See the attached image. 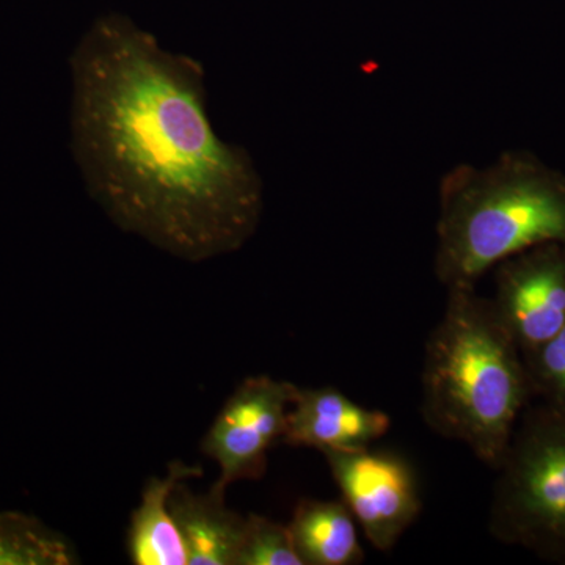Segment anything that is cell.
<instances>
[{
	"mask_svg": "<svg viewBox=\"0 0 565 565\" xmlns=\"http://www.w3.org/2000/svg\"><path fill=\"white\" fill-rule=\"evenodd\" d=\"M70 70L74 161L111 223L189 263L252 239L263 177L215 131L202 62L111 11L81 36Z\"/></svg>",
	"mask_w": 565,
	"mask_h": 565,
	"instance_id": "6da1fadb",
	"label": "cell"
},
{
	"mask_svg": "<svg viewBox=\"0 0 565 565\" xmlns=\"http://www.w3.org/2000/svg\"><path fill=\"white\" fill-rule=\"evenodd\" d=\"M390 427L388 415L353 403L340 390L297 386L281 445L321 452L360 451L385 437Z\"/></svg>",
	"mask_w": 565,
	"mask_h": 565,
	"instance_id": "ba28073f",
	"label": "cell"
},
{
	"mask_svg": "<svg viewBox=\"0 0 565 565\" xmlns=\"http://www.w3.org/2000/svg\"><path fill=\"white\" fill-rule=\"evenodd\" d=\"M422 384L424 423L497 470L533 392L522 351L476 288L448 289Z\"/></svg>",
	"mask_w": 565,
	"mask_h": 565,
	"instance_id": "7a4b0ae2",
	"label": "cell"
},
{
	"mask_svg": "<svg viewBox=\"0 0 565 565\" xmlns=\"http://www.w3.org/2000/svg\"><path fill=\"white\" fill-rule=\"evenodd\" d=\"M297 385L269 375H253L230 394L204 435L200 449L218 467L211 489L226 494L241 481H259L267 457L281 445Z\"/></svg>",
	"mask_w": 565,
	"mask_h": 565,
	"instance_id": "5b68a950",
	"label": "cell"
},
{
	"mask_svg": "<svg viewBox=\"0 0 565 565\" xmlns=\"http://www.w3.org/2000/svg\"><path fill=\"white\" fill-rule=\"evenodd\" d=\"M494 482L489 530L508 545L565 557V412H525Z\"/></svg>",
	"mask_w": 565,
	"mask_h": 565,
	"instance_id": "277c9868",
	"label": "cell"
},
{
	"mask_svg": "<svg viewBox=\"0 0 565 565\" xmlns=\"http://www.w3.org/2000/svg\"><path fill=\"white\" fill-rule=\"evenodd\" d=\"M234 565H303L288 525L267 516H245L243 542Z\"/></svg>",
	"mask_w": 565,
	"mask_h": 565,
	"instance_id": "4fadbf2b",
	"label": "cell"
},
{
	"mask_svg": "<svg viewBox=\"0 0 565 565\" xmlns=\"http://www.w3.org/2000/svg\"><path fill=\"white\" fill-rule=\"evenodd\" d=\"M494 313L522 353L565 326V245L544 244L498 264Z\"/></svg>",
	"mask_w": 565,
	"mask_h": 565,
	"instance_id": "52a82bcc",
	"label": "cell"
},
{
	"mask_svg": "<svg viewBox=\"0 0 565 565\" xmlns=\"http://www.w3.org/2000/svg\"><path fill=\"white\" fill-rule=\"evenodd\" d=\"M203 476L202 467L172 460L163 478L152 476L141 492L128 527L129 559L136 565H188V553L170 509V497L182 481Z\"/></svg>",
	"mask_w": 565,
	"mask_h": 565,
	"instance_id": "30bf717a",
	"label": "cell"
},
{
	"mask_svg": "<svg viewBox=\"0 0 565 565\" xmlns=\"http://www.w3.org/2000/svg\"><path fill=\"white\" fill-rule=\"evenodd\" d=\"M170 509L188 553V565H234L245 516L226 505L225 493L193 492L188 481L174 487Z\"/></svg>",
	"mask_w": 565,
	"mask_h": 565,
	"instance_id": "9c48e42d",
	"label": "cell"
},
{
	"mask_svg": "<svg viewBox=\"0 0 565 565\" xmlns=\"http://www.w3.org/2000/svg\"><path fill=\"white\" fill-rule=\"evenodd\" d=\"M81 564L76 546L58 531L22 512H0V565Z\"/></svg>",
	"mask_w": 565,
	"mask_h": 565,
	"instance_id": "7c38bea8",
	"label": "cell"
},
{
	"mask_svg": "<svg viewBox=\"0 0 565 565\" xmlns=\"http://www.w3.org/2000/svg\"><path fill=\"white\" fill-rule=\"evenodd\" d=\"M322 456L367 542L390 552L423 511L414 467L403 456L371 448Z\"/></svg>",
	"mask_w": 565,
	"mask_h": 565,
	"instance_id": "8992f818",
	"label": "cell"
},
{
	"mask_svg": "<svg viewBox=\"0 0 565 565\" xmlns=\"http://www.w3.org/2000/svg\"><path fill=\"white\" fill-rule=\"evenodd\" d=\"M531 392L541 394L546 404L565 412V326L556 337L523 353Z\"/></svg>",
	"mask_w": 565,
	"mask_h": 565,
	"instance_id": "5bb4252c",
	"label": "cell"
},
{
	"mask_svg": "<svg viewBox=\"0 0 565 565\" xmlns=\"http://www.w3.org/2000/svg\"><path fill=\"white\" fill-rule=\"evenodd\" d=\"M288 526L303 565H356L364 561L356 520L344 501L303 498L294 508Z\"/></svg>",
	"mask_w": 565,
	"mask_h": 565,
	"instance_id": "8fae6325",
	"label": "cell"
},
{
	"mask_svg": "<svg viewBox=\"0 0 565 565\" xmlns=\"http://www.w3.org/2000/svg\"><path fill=\"white\" fill-rule=\"evenodd\" d=\"M544 244L565 245V174L530 151L486 167L459 163L438 189L435 274L476 288L498 264Z\"/></svg>",
	"mask_w": 565,
	"mask_h": 565,
	"instance_id": "3957f363",
	"label": "cell"
}]
</instances>
